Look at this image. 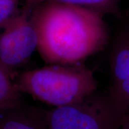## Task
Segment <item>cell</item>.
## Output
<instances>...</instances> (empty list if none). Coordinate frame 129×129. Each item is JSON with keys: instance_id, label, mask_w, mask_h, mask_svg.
<instances>
[{"instance_id": "obj_4", "label": "cell", "mask_w": 129, "mask_h": 129, "mask_svg": "<svg viewBox=\"0 0 129 129\" xmlns=\"http://www.w3.org/2000/svg\"><path fill=\"white\" fill-rule=\"evenodd\" d=\"M35 4L32 0L2 25L0 63L7 70L23 63L37 49L38 37L32 20Z\"/></svg>"}, {"instance_id": "obj_1", "label": "cell", "mask_w": 129, "mask_h": 129, "mask_svg": "<svg viewBox=\"0 0 129 129\" xmlns=\"http://www.w3.org/2000/svg\"><path fill=\"white\" fill-rule=\"evenodd\" d=\"M32 20L38 37L37 49L49 64L83 63L104 49L109 40L102 14L63 3H37Z\"/></svg>"}, {"instance_id": "obj_6", "label": "cell", "mask_w": 129, "mask_h": 129, "mask_svg": "<svg viewBox=\"0 0 129 129\" xmlns=\"http://www.w3.org/2000/svg\"><path fill=\"white\" fill-rule=\"evenodd\" d=\"M16 105L4 108L0 117V129H48L46 112L16 109Z\"/></svg>"}, {"instance_id": "obj_5", "label": "cell", "mask_w": 129, "mask_h": 129, "mask_svg": "<svg viewBox=\"0 0 129 129\" xmlns=\"http://www.w3.org/2000/svg\"><path fill=\"white\" fill-rule=\"evenodd\" d=\"M109 85L107 88L129 113V25L122 28L113 41L109 55Z\"/></svg>"}, {"instance_id": "obj_2", "label": "cell", "mask_w": 129, "mask_h": 129, "mask_svg": "<svg viewBox=\"0 0 129 129\" xmlns=\"http://www.w3.org/2000/svg\"><path fill=\"white\" fill-rule=\"evenodd\" d=\"M19 91L59 107L78 103L98 89L92 71L83 63L51 64L22 73L15 83Z\"/></svg>"}, {"instance_id": "obj_7", "label": "cell", "mask_w": 129, "mask_h": 129, "mask_svg": "<svg viewBox=\"0 0 129 129\" xmlns=\"http://www.w3.org/2000/svg\"><path fill=\"white\" fill-rule=\"evenodd\" d=\"M35 1V0H34ZM37 3L50 1L88 8L105 14L119 16L121 14V0H35Z\"/></svg>"}, {"instance_id": "obj_9", "label": "cell", "mask_w": 129, "mask_h": 129, "mask_svg": "<svg viewBox=\"0 0 129 129\" xmlns=\"http://www.w3.org/2000/svg\"><path fill=\"white\" fill-rule=\"evenodd\" d=\"M19 0H0V26L16 13Z\"/></svg>"}, {"instance_id": "obj_3", "label": "cell", "mask_w": 129, "mask_h": 129, "mask_svg": "<svg viewBox=\"0 0 129 129\" xmlns=\"http://www.w3.org/2000/svg\"><path fill=\"white\" fill-rule=\"evenodd\" d=\"M127 114L108 88L46 112L48 129H119Z\"/></svg>"}, {"instance_id": "obj_10", "label": "cell", "mask_w": 129, "mask_h": 129, "mask_svg": "<svg viewBox=\"0 0 129 129\" xmlns=\"http://www.w3.org/2000/svg\"><path fill=\"white\" fill-rule=\"evenodd\" d=\"M119 129H129V113L125 116L124 120Z\"/></svg>"}, {"instance_id": "obj_8", "label": "cell", "mask_w": 129, "mask_h": 129, "mask_svg": "<svg viewBox=\"0 0 129 129\" xmlns=\"http://www.w3.org/2000/svg\"><path fill=\"white\" fill-rule=\"evenodd\" d=\"M19 90L11 81L8 70L0 63V109L17 105Z\"/></svg>"}]
</instances>
